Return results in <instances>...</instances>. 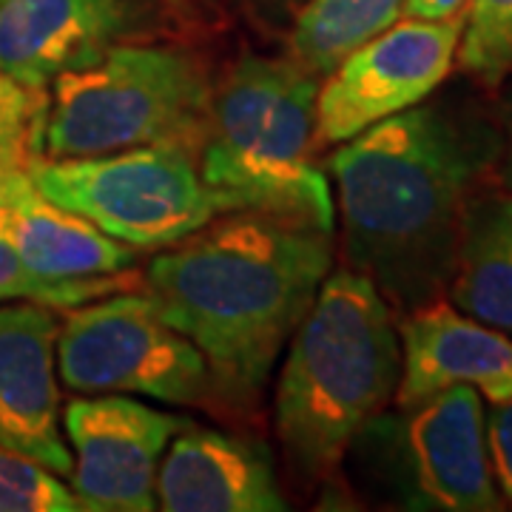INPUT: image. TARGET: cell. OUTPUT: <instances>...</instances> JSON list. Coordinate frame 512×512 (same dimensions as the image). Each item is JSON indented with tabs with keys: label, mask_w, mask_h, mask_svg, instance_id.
<instances>
[{
	"label": "cell",
	"mask_w": 512,
	"mask_h": 512,
	"mask_svg": "<svg viewBox=\"0 0 512 512\" xmlns=\"http://www.w3.org/2000/svg\"><path fill=\"white\" fill-rule=\"evenodd\" d=\"M157 507L165 512L288 510L274 464L262 447L191 424L180 430L160 461Z\"/></svg>",
	"instance_id": "obj_14"
},
{
	"label": "cell",
	"mask_w": 512,
	"mask_h": 512,
	"mask_svg": "<svg viewBox=\"0 0 512 512\" xmlns=\"http://www.w3.org/2000/svg\"><path fill=\"white\" fill-rule=\"evenodd\" d=\"M319 77L291 57L248 55L211 94L200 177L220 214L262 211L333 234L336 205L313 163Z\"/></svg>",
	"instance_id": "obj_4"
},
{
	"label": "cell",
	"mask_w": 512,
	"mask_h": 512,
	"mask_svg": "<svg viewBox=\"0 0 512 512\" xmlns=\"http://www.w3.org/2000/svg\"><path fill=\"white\" fill-rule=\"evenodd\" d=\"M461 29L464 15L402 18L345 57L316 94V151L348 143L365 128L427 100L456 63Z\"/></svg>",
	"instance_id": "obj_8"
},
{
	"label": "cell",
	"mask_w": 512,
	"mask_h": 512,
	"mask_svg": "<svg viewBox=\"0 0 512 512\" xmlns=\"http://www.w3.org/2000/svg\"><path fill=\"white\" fill-rule=\"evenodd\" d=\"M143 288V276L123 271V274L89 276V279H66L52 282L32 274L15 251V245L0 234V302L9 299H29L46 308H77L111 293Z\"/></svg>",
	"instance_id": "obj_19"
},
{
	"label": "cell",
	"mask_w": 512,
	"mask_h": 512,
	"mask_svg": "<svg viewBox=\"0 0 512 512\" xmlns=\"http://www.w3.org/2000/svg\"><path fill=\"white\" fill-rule=\"evenodd\" d=\"M402 339L376 285L342 268L325 276L288 339L276 384V436L293 476L330 484L350 444L396 399Z\"/></svg>",
	"instance_id": "obj_3"
},
{
	"label": "cell",
	"mask_w": 512,
	"mask_h": 512,
	"mask_svg": "<svg viewBox=\"0 0 512 512\" xmlns=\"http://www.w3.org/2000/svg\"><path fill=\"white\" fill-rule=\"evenodd\" d=\"M49 109L46 89L23 86L0 72V140L35 148L40 154V131Z\"/></svg>",
	"instance_id": "obj_21"
},
{
	"label": "cell",
	"mask_w": 512,
	"mask_h": 512,
	"mask_svg": "<svg viewBox=\"0 0 512 512\" xmlns=\"http://www.w3.org/2000/svg\"><path fill=\"white\" fill-rule=\"evenodd\" d=\"M57 370L74 393H140L177 407L214 399L200 348L165 322L143 288L77 305L57 330Z\"/></svg>",
	"instance_id": "obj_7"
},
{
	"label": "cell",
	"mask_w": 512,
	"mask_h": 512,
	"mask_svg": "<svg viewBox=\"0 0 512 512\" xmlns=\"http://www.w3.org/2000/svg\"><path fill=\"white\" fill-rule=\"evenodd\" d=\"M495 180L501 188L512 191V120H510V131H507V140L504 146L498 151V160H495Z\"/></svg>",
	"instance_id": "obj_26"
},
{
	"label": "cell",
	"mask_w": 512,
	"mask_h": 512,
	"mask_svg": "<svg viewBox=\"0 0 512 512\" xmlns=\"http://www.w3.org/2000/svg\"><path fill=\"white\" fill-rule=\"evenodd\" d=\"M151 0H0V72L46 89L140 35Z\"/></svg>",
	"instance_id": "obj_10"
},
{
	"label": "cell",
	"mask_w": 512,
	"mask_h": 512,
	"mask_svg": "<svg viewBox=\"0 0 512 512\" xmlns=\"http://www.w3.org/2000/svg\"><path fill=\"white\" fill-rule=\"evenodd\" d=\"M330 268V231L228 211L154 256L143 293L200 348L225 399L254 402Z\"/></svg>",
	"instance_id": "obj_2"
},
{
	"label": "cell",
	"mask_w": 512,
	"mask_h": 512,
	"mask_svg": "<svg viewBox=\"0 0 512 512\" xmlns=\"http://www.w3.org/2000/svg\"><path fill=\"white\" fill-rule=\"evenodd\" d=\"M211 94L194 55L120 43L92 66L52 80L40 157H97L151 143H180L200 154Z\"/></svg>",
	"instance_id": "obj_5"
},
{
	"label": "cell",
	"mask_w": 512,
	"mask_h": 512,
	"mask_svg": "<svg viewBox=\"0 0 512 512\" xmlns=\"http://www.w3.org/2000/svg\"><path fill=\"white\" fill-rule=\"evenodd\" d=\"M399 339L402 379L393 402L402 410L456 384L476 387L490 404L512 399V336L481 325L441 296L404 313Z\"/></svg>",
	"instance_id": "obj_13"
},
{
	"label": "cell",
	"mask_w": 512,
	"mask_h": 512,
	"mask_svg": "<svg viewBox=\"0 0 512 512\" xmlns=\"http://www.w3.org/2000/svg\"><path fill=\"white\" fill-rule=\"evenodd\" d=\"M80 501L57 473L0 444V512H80Z\"/></svg>",
	"instance_id": "obj_20"
},
{
	"label": "cell",
	"mask_w": 512,
	"mask_h": 512,
	"mask_svg": "<svg viewBox=\"0 0 512 512\" xmlns=\"http://www.w3.org/2000/svg\"><path fill=\"white\" fill-rule=\"evenodd\" d=\"M450 305L512 336V191L476 194L461 225Z\"/></svg>",
	"instance_id": "obj_16"
},
{
	"label": "cell",
	"mask_w": 512,
	"mask_h": 512,
	"mask_svg": "<svg viewBox=\"0 0 512 512\" xmlns=\"http://www.w3.org/2000/svg\"><path fill=\"white\" fill-rule=\"evenodd\" d=\"M399 18L402 0H305L293 12L291 60L316 77H328Z\"/></svg>",
	"instance_id": "obj_17"
},
{
	"label": "cell",
	"mask_w": 512,
	"mask_h": 512,
	"mask_svg": "<svg viewBox=\"0 0 512 512\" xmlns=\"http://www.w3.org/2000/svg\"><path fill=\"white\" fill-rule=\"evenodd\" d=\"M188 427L123 393L72 399L63 410V433L74 450L72 484L83 510H157V470L168 441Z\"/></svg>",
	"instance_id": "obj_9"
},
{
	"label": "cell",
	"mask_w": 512,
	"mask_h": 512,
	"mask_svg": "<svg viewBox=\"0 0 512 512\" xmlns=\"http://www.w3.org/2000/svg\"><path fill=\"white\" fill-rule=\"evenodd\" d=\"M407 413L404 453L421 498L450 512L504 510L487 447V413L476 387H447Z\"/></svg>",
	"instance_id": "obj_12"
},
{
	"label": "cell",
	"mask_w": 512,
	"mask_h": 512,
	"mask_svg": "<svg viewBox=\"0 0 512 512\" xmlns=\"http://www.w3.org/2000/svg\"><path fill=\"white\" fill-rule=\"evenodd\" d=\"M197 3H214V0H197Z\"/></svg>",
	"instance_id": "obj_27"
},
{
	"label": "cell",
	"mask_w": 512,
	"mask_h": 512,
	"mask_svg": "<svg viewBox=\"0 0 512 512\" xmlns=\"http://www.w3.org/2000/svg\"><path fill=\"white\" fill-rule=\"evenodd\" d=\"M37 154L35 148L20 146V143H3L0 140V202L6 197V191L15 185L18 177H23L29 171V165L35 163Z\"/></svg>",
	"instance_id": "obj_23"
},
{
	"label": "cell",
	"mask_w": 512,
	"mask_h": 512,
	"mask_svg": "<svg viewBox=\"0 0 512 512\" xmlns=\"http://www.w3.org/2000/svg\"><path fill=\"white\" fill-rule=\"evenodd\" d=\"M487 447H490L495 487L504 498V507H512V399L493 404L487 416Z\"/></svg>",
	"instance_id": "obj_22"
},
{
	"label": "cell",
	"mask_w": 512,
	"mask_h": 512,
	"mask_svg": "<svg viewBox=\"0 0 512 512\" xmlns=\"http://www.w3.org/2000/svg\"><path fill=\"white\" fill-rule=\"evenodd\" d=\"M0 234L15 245L32 274L52 282L123 274L137 265V248L46 200L29 171L0 202Z\"/></svg>",
	"instance_id": "obj_15"
},
{
	"label": "cell",
	"mask_w": 512,
	"mask_h": 512,
	"mask_svg": "<svg viewBox=\"0 0 512 512\" xmlns=\"http://www.w3.org/2000/svg\"><path fill=\"white\" fill-rule=\"evenodd\" d=\"M456 63L478 86L495 89L512 77V0H470Z\"/></svg>",
	"instance_id": "obj_18"
},
{
	"label": "cell",
	"mask_w": 512,
	"mask_h": 512,
	"mask_svg": "<svg viewBox=\"0 0 512 512\" xmlns=\"http://www.w3.org/2000/svg\"><path fill=\"white\" fill-rule=\"evenodd\" d=\"M55 308L40 302L0 305V444L57 476L74 458L60 427Z\"/></svg>",
	"instance_id": "obj_11"
},
{
	"label": "cell",
	"mask_w": 512,
	"mask_h": 512,
	"mask_svg": "<svg viewBox=\"0 0 512 512\" xmlns=\"http://www.w3.org/2000/svg\"><path fill=\"white\" fill-rule=\"evenodd\" d=\"M256 18L265 23H282V20L293 18V12L305 3V0H242Z\"/></svg>",
	"instance_id": "obj_25"
},
{
	"label": "cell",
	"mask_w": 512,
	"mask_h": 512,
	"mask_svg": "<svg viewBox=\"0 0 512 512\" xmlns=\"http://www.w3.org/2000/svg\"><path fill=\"white\" fill-rule=\"evenodd\" d=\"M29 177L46 200L137 251L168 248L220 214L202 183L197 151L180 143H151L97 157H37Z\"/></svg>",
	"instance_id": "obj_6"
},
{
	"label": "cell",
	"mask_w": 512,
	"mask_h": 512,
	"mask_svg": "<svg viewBox=\"0 0 512 512\" xmlns=\"http://www.w3.org/2000/svg\"><path fill=\"white\" fill-rule=\"evenodd\" d=\"M495 137L441 106H413L330 154L345 268L404 316L447 293L467 205L495 165Z\"/></svg>",
	"instance_id": "obj_1"
},
{
	"label": "cell",
	"mask_w": 512,
	"mask_h": 512,
	"mask_svg": "<svg viewBox=\"0 0 512 512\" xmlns=\"http://www.w3.org/2000/svg\"><path fill=\"white\" fill-rule=\"evenodd\" d=\"M470 0H402V18L447 20L464 15Z\"/></svg>",
	"instance_id": "obj_24"
}]
</instances>
